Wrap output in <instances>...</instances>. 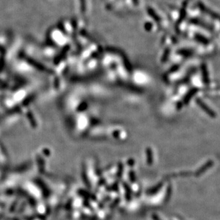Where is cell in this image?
I'll return each instance as SVG.
<instances>
[{"label":"cell","mask_w":220,"mask_h":220,"mask_svg":"<svg viewBox=\"0 0 220 220\" xmlns=\"http://www.w3.org/2000/svg\"><path fill=\"white\" fill-rule=\"evenodd\" d=\"M214 165V162L213 160H209L207 161L206 163L204 164V165H203L202 166H201V167L199 168L196 171V173H194V176L198 177L200 176H201V175L202 174H204L205 172L208 169L211 168V167H212V166Z\"/></svg>","instance_id":"cell-1"},{"label":"cell","mask_w":220,"mask_h":220,"mask_svg":"<svg viewBox=\"0 0 220 220\" xmlns=\"http://www.w3.org/2000/svg\"><path fill=\"white\" fill-rule=\"evenodd\" d=\"M146 157H147V163L148 165H152L153 163V152L150 148H148L145 150Z\"/></svg>","instance_id":"cell-2"},{"label":"cell","mask_w":220,"mask_h":220,"mask_svg":"<svg viewBox=\"0 0 220 220\" xmlns=\"http://www.w3.org/2000/svg\"><path fill=\"white\" fill-rule=\"evenodd\" d=\"M163 182H160L159 184L156 185L155 187H153V188H150L148 190H147V194H150V195L156 194V193L159 192L160 190L162 188V187H163Z\"/></svg>","instance_id":"cell-3"},{"label":"cell","mask_w":220,"mask_h":220,"mask_svg":"<svg viewBox=\"0 0 220 220\" xmlns=\"http://www.w3.org/2000/svg\"><path fill=\"white\" fill-rule=\"evenodd\" d=\"M123 185L125 190V198H126V200L127 201H130L131 200V194H132V190H131L130 187L126 182H124Z\"/></svg>","instance_id":"cell-4"},{"label":"cell","mask_w":220,"mask_h":220,"mask_svg":"<svg viewBox=\"0 0 220 220\" xmlns=\"http://www.w3.org/2000/svg\"><path fill=\"white\" fill-rule=\"evenodd\" d=\"M172 194V185H169L168 187H167V194H166L165 197V202H167L170 198Z\"/></svg>","instance_id":"cell-5"},{"label":"cell","mask_w":220,"mask_h":220,"mask_svg":"<svg viewBox=\"0 0 220 220\" xmlns=\"http://www.w3.org/2000/svg\"><path fill=\"white\" fill-rule=\"evenodd\" d=\"M129 179H130V180L132 183H134L136 181V173H135L134 171H130V173H129Z\"/></svg>","instance_id":"cell-6"},{"label":"cell","mask_w":220,"mask_h":220,"mask_svg":"<svg viewBox=\"0 0 220 220\" xmlns=\"http://www.w3.org/2000/svg\"><path fill=\"white\" fill-rule=\"evenodd\" d=\"M123 170V164L121 163H120L118 165V175H117V176L118 178H121V177H122Z\"/></svg>","instance_id":"cell-7"},{"label":"cell","mask_w":220,"mask_h":220,"mask_svg":"<svg viewBox=\"0 0 220 220\" xmlns=\"http://www.w3.org/2000/svg\"><path fill=\"white\" fill-rule=\"evenodd\" d=\"M135 163H136V162H135L134 160L130 159L128 161V166H130V167H133V166L135 165Z\"/></svg>","instance_id":"cell-8"},{"label":"cell","mask_w":220,"mask_h":220,"mask_svg":"<svg viewBox=\"0 0 220 220\" xmlns=\"http://www.w3.org/2000/svg\"><path fill=\"white\" fill-rule=\"evenodd\" d=\"M152 218L153 219V220H161L160 218L158 217L157 215H156L155 214H153V215H152Z\"/></svg>","instance_id":"cell-9"},{"label":"cell","mask_w":220,"mask_h":220,"mask_svg":"<svg viewBox=\"0 0 220 220\" xmlns=\"http://www.w3.org/2000/svg\"><path fill=\"white\" fill-rule=\"evenodd\" d=\"M177 217H178V218H179V219H180V220H184V219H182V217H178V216H177Z\"/></svg>","instance_id":"cell-10"}]
</instances>
